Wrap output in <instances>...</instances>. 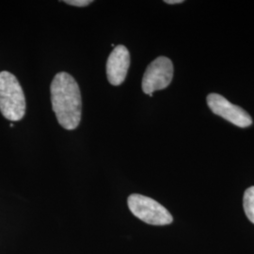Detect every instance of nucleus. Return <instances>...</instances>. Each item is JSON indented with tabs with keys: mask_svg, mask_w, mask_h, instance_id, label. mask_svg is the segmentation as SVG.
<instances>
[{
	"mask_svg": "<svg viewBox=\"0 0 254 254\" xmlns=\"http://www.w3.org/2000/svg\"><path fill=\"white\" fill-rule=\"evenodd\" d=\"M243 206L247 218L254 224V187H251L245 191Z\"/></svg>",
	"mask_w": 254,
	"mask_h": 254,
	"instance_id": "nucleus-7",
	"label": "nucleus"
},
{
	"mask_svg": "<svg viewBox=\"0 0 254 254\" xmlns=\"http://www.w3.org/2000/svg\"><path fill=\"white\" fill-rule=\"evenodd\" d=\"M132 214L147 224L163 226L173 222L171 213L156 200L140 194H132L127 200Z\"/></svg>",
	"mask_w": 254,
	"mask_h": 254,
	"instance_id": "nucleus-3",
	"label": "nucleus"
},
{
	"mask_svg": "<svg viewBox=\"0 0 254 254\" xmlns=\"http://www.w3.org/2000/svg\"><path fill=\"white\" fill-rule=\"evenodd\" d=\"M173 62L167 57H158L148 65L142 78V91L153 97L154 91L166 89L173 80Z\"/></svg>",
	"mask_w": 254,
	"mask_h": 254,
	"instance_id": "nucleus-4",
	"label": "nucleus"
},
{
	"mask_svg": "<svg viewBox=\"0 0 254 254\" xmlns=\"http://www.w3.org/2000/svg\"><path fill=\"white\" fill-rule=\"evenodd\" d=\"M65 4L75 6V7H86L92 3L91 0H65Z\"/></svg>",
	"mask_w": 254,
	"mask_h": 254,
	"instance_id": "nucleus-8",
	"label": "nucleus"
},
{
	"mask_svg": "<svg viewBox=\"0 0 254 254\" xmlns=\"http://www.w3.org/2000/svg\"><path fill=\"white\" fill-rule=\"evenodd\" d=\"M183 2H184L183 0H166L165 1V3H167V4H180Z\"/></svg>",
	"mask_w": 254,
	"mask_h": 254,
	"instance_id": "nucleus-9",
	"label": "nucleus"
},
{
	"mask_svg": "<svg viewBox=\"0 0 254 254\" xmlns=\"http://www.w3.org/2000/svg\"><path fill=\"white\" fill-rule=\"evenodd\" d=\"M26 97L24 91L14 74L0 72V111L3 117L18 122L26 114Z\"/></svg>",
	"mask_w": 254,
	"mask_h": 254,
	"instance_id": "nucleus-2",
	"label": "nucleus"
},
{
	"mask_svg": "<svg viewBox=\"0 0 254 254\" xmlns=\"http://www.w3.org/2000/svg\"><path fill=\"white\" fill-rule=\"evenodd\" d=\"M207 105L213 113L225 119L236 127L246 128L253 125V119L246 110L232 104L220 94H209L207 96Z\"/></svg>",
	"mask_w": 254,
	"mask_h": 254,
	"instance_id": "nucleus-5",
	"label": "nucleus"
},
{
	"mask_svg": "<svg viewBox=\"0 0 254 254\" xmlns=\"http://www.w3.org/2000/svg\"><path fill=\"white\" fill-rule=\"evenodd\" d=\"M130 66V54L125 46H117L109 55L107 63V75L109 83L120 86L126 80Z\"/></svg>",
	"mask_w": 254,
	"mask_h": 254,
	"instance_id": "nucleus-6",
	"label": "nucleus"
},
{
	"mask_svg": "<svg viewBox=\"0 0 254 254\" xmlns=\"http://www.w3.org/2000/svg\"><path fill=\"white\" fill-rule=\"evenodd\" d=\"M52 109L59 124L66 130H74L81 121L80 89L71 74L61 72L55 75L50 87Z\"/></svg>",
	"mask_w": 254,
	"mask_h": 254,
	"instance_id": "nucleus-1",
	"label": "nucleus"
}]
</instances>
